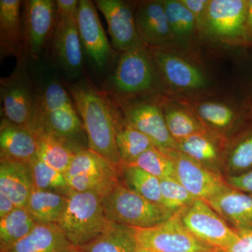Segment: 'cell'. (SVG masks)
<instances>
[{
	"mask_svg": "<svg viewBox=\"0 0 252 252\" xmlns=\"http://www.w3.org/2000/svg\"><path fill=\"white\" fill-rule=\"evenodd\" d=\"M77 14L57 12L54 35L56 59L72 77L79 75L83 67V47L78 32Z\"/></svg>",
	"mask_w": 252,
	"mask_h": 252,
	"instance_id": "e0dca14e",
	"label": "cell"
},
{
	"mask_svg": "<svg viewBox=\"0 0 252 252\" xmlns=\"http://www.w3.org/2000/svg\"><path fill=\"white\" fill-rule=\"evenodd\" d=\"M68 202L59 225L67 240L82 248L103 233L109 225L102 195L69 190Z\"/></svg>",
	"mask_w": 252,
	"mask_h": 252,
	"instance_id": "3957f363",
	"label": "cell"
},
{
	"mask_svg": "<svg viewBox=\"0 0 252 252\" xmlns=\"http://www.w3.org/2000/svg\"><path fill=\"white\" fill-rule=\"evenodd\" d=\"M177 100L188 107L207 130L227 139L228 132L243 128L252 119L248 98L240 103L197 97Z\"/></svg>",
	"mask_w": 252,
	"mask_h": 252,
	"instance_id": "52a82bcc",
	"label": "cell"
},
{
	"mask_svg": "<svg viewBox=\"0 0 252 252\" xmlns=\"http://www.w3.org/2000/svg\"><path fill=\"white\" fill-rule=\"evenodd\" d=\"M116 142L122 165L132 164L144 152L156 147L150 138L127 124L120 115L118 118Z\"/></svg>",
	"mask_w": 252,
	"mask_h": 252,
	"instance_id": "f1b7e54d",
	"label": "cell"
},
{
	"mask_svg": "<svg viewBox=\"0 0 252 252\" xmlns=\"http://www.w3.org/2000/svg\"><path fill=\"white\" fill-rule=\"evenodd\" d=\"M180 212L186 229L199 241L219 251L225 252L238 238V230L203 200L196 199Z\"/></svg>",
	"mask_w": 252,
	"mask_h": 252,
	"instance_id": "ba28073f",
	"label": "cell"
},
{
	"mask_svg": "<svg viewBox=\"0 0 252 252\" xmlns=\"http://www.w3.org/2000/svg\"><path fill=\"white\" fill-rule=\"evenodd\" d=\"M167 129L176 142L207 129L191 111L177 99H161Z\"/></svg>",
	"mask_w": 252,
	"mask_h": 252,
	"instance_id": "4316f807",
	"label": "cell"
},
{
	"mask_svg": "<svg viewBox=\"0 0 252 252\" xmlns=\"http://www.w3.org/2000/svg\"><path fill=\"white\" fill-rule=\"evenodd\" d=\"M164 152L174 162L176 180L194 198L207 202L228 187L221 175L212 171L178 150Z\"/></svg>",
	"mask_w": 252,
	"mask_h": 252,
	"instance_id": "4fadbf2b",
	"label": "cell"
},
{
	"mask_svg": "<svg viewBox=\"0 0 252 252\" xmlns=\"http://www.w3.org/2000/svg\"><path fill=\"white\" fill-rule=\"evenodd\" d=\"M141 39L148 48L172 49L177 46L162 1H142L135 13Z\"/></svg>",
	"mask_w": 252,
	"mask_h": 252,
	"instance_id": "ac0fdd59",
	"label": "cell"
},
{
	"mask_svg": "<svg viewBox=\"0 0 252 252\" xmlns=\"http://www.w3.org/2000/svg\"><path fill=\"white\" fill-rule=\"evenodd\" d=\"M122 169L89 149L77 151L67 172L66 178L77 175H103L118 177Z\"/></svg>",
	"mask_w": 252,
	"mask_h": 252,
	"instance_id": "d6a6232c",
	"label": "cell"
},
{
	"mask_svg": "<svg viewBox=\"0 0 252 252\" xmlns=\"http://www.w3.org/2000/svg\"><path fill=\"white\" fill-rule=\"evenodd\" d=\"M79 250L57 224L37 223L29 235L1 252H78Z\"/></svg>",
	"mask_w": 252,
	"mask_h": 252,
	"instance_id": "7402d4cb",
	"label": "cell"
},
{
	"mask_svg": "<svg viewBox=\"0 0 252 252\" xmlns=\"http://www.w3.org/2000/svg\"><path fill=\"white\" fill-rule=\"evenodd\" d=\"M76 20L83 49L97 69H103L112 56V48L92 1H79Z\"/></svg>",
	"mask_w": 252,
	"mask_h": 252,
	"instance_id": "5bb4252c",
	"label": "cell"
},
{
	"mask_svg": "<svg viewBox=\"0 0 252 252\" xmlns=\"http://www.w3.org/2000/svg\"><path fill=\"white\" fill-rule=\"evenodd\" d=\"M36 88V129L47 131L77 148L84 126L71 94L57 79L46 77Z\"/></svg>",
	"mask_w": 252,
	"mask_h": 252,
	"instance_id": "7a4b0ae2",
	"label": "cell"
},
{
	"mask_svg": "<svg viewBox=\"0 0 252 252\" xmlns=\"http://www.w3.org/2000/svg\"><path fill=\"white\" fill-rule=\"evenodd\" d=\"M67 180L72 191L97 193L102 197L120 183L118 177L103 175H77Z\"/></svg>",
	"mask_w": 252,
	"mask_h": 252,
	"instance_id": "8d00e7d4",
	"label": "cell"
},
{
	"mask_svg": "<svg viewBox=\"0 0 252 252\" xmlns=\"http://www.w3.org/2000/svg\"><path fill=\"white\" fill-rule=\"evenodd\" d=\"M158 72L169 87L180 92L203 90L208 86L205 73L172 49L149 48Z\"/></svg>",
	"mask_w": 252,
	"mask_h": 252,
	"instance_id": "7c38bea8",
	"label": "cell"
},
{
	"mask_svg": "<svg viewBox=\"0 0 252 252\" xmlns=\"http://www.w3.org/2000/svg\"><path fill=\"white\" fill-rule=\"evenodd\" d=\"M1 160L29 165L37 158V140L34 131L2 119L0 130Z\"/></svg>",
	"mask_w": 252,
	"mask_h": 252,
	"instance_id": "ffe728a7",
	"label": "cell"
},
{
	"mask_svg": "<svg viewBox=\"0 0 252 252\" xmlns=\"http://www.w3.org/2000/svg\"><path fill=\"white\" fill-rule=\"evenodd\" d=\"M3 119L34 131L36 125V88L22 61L11 75L0 81Z\"/></svg>",
	"mask_w": 252,
	"mask_h": 252,
	"instance_id": "5b68a950",
	"label": "cell"
},
{
	"mask_svg": "<svg viewBox=\"0 0 252 252\" xmlns=\"http://www.w3.org/2000/svg\"><path fill=\"white\" fill-rule=\"evenodd\" d=\"M95 3L107 21L114 49L124 53L147 46L137 32L135 14L127 3L121 0H97Z\"/></svg>",
	"mask_w": 252,
	"mask_h": 252,
	"instance_id": "9a60e30c",
	"label": "cell"
},
{
	"mask_svg": "<svg viewBox=\"0 0 252 252\" xmlns=\"http://www.w3.org/2000/svg\"><path fill=\"white\" fill-rule=\"evenodd\" d=\"M31 168L19 162L1 160L0 193L11 199L17 207H25L34 190Z\"/></svg>",
	"mask_w": 252,
	"mask_h": 252,
	"instance_id": "cb8c5ba5",
	"label": "cell"
},
{
	"mask_svg": "<svg viewBox=\"0 0 252 252\" xmlns=\"http://www.w3.org/2000/svg\"><path fill=\"white\" fill-rule=\"evenodd\" d=\"M228 140L208 130L198 132L177 143V150L210 169L220 174L225 161Z\"/></svg>",
	"mask_w": 252,
	"mask_h": 252,
	"instance_id": "d6986e66",
	"label": "cell"
},
{
	"mask_svg": "<svg viewBox=\"0 0 252 252\" xmlns=\"http://www.w3.org/2000/svg\"><path fill=\"white\" fill-rule=\"evenodd\" d=\"M122 172L128 188L149 201L162 205L159 179L133 165H122Z\"/></svg>",
	"mask_w": 252,
	"mask_h": 252,
	"instance_id": "836d02e7",
	"label": "cell"
},
{
	"mask_svg": "<svg viewBox=\"0 0 252 252\" xmlns=\"http://www.w3.org/2000/svg\"><path fill=\"white\" fill-rule=\"evenodd\" d=\"M234 229L252 230V195L229 185L206 202Z\"/></svg>",
	"mask_w": 252,
	"mask_h": 252,
	"instance_id": "44dd1931",
	"label": "cell"
},
{
	"mask_svg": "<svg viewBox=\"0 0 252 252\" xmlns=\"http://www.w3.org/2000/svg\"><path fill=\"white\" fill-rule=\"evenodd\" d=\"M226 182L232 188L252 195V170L242 175L230 176Z\"/></svg>",
	"mask_w": 252,
	"mask_h": 252,
	"instance_id": "ab89813d",
	"label": "cell"
},
{
	"mask_svg": "<svg viewBox=\"0 0 252 252\" xmlns=\"http://www.w3.org/2000/svg\"><path fill=\"white\" fill-rule=\"evenodd\" d=\"M67 202V194L34 189L25 207L36 223L57 224Z\"/></svg>",
	"mask_w": 252,
	"mask_h": 252,
	"instance_id": "484cf974",
	"label": "cell"
},
{
	"mask_svg": "<svg viewBox=\"0 0 252 252\" xmlns=\"http://www.w3.org/2000/svg\"><path fill=\"white\" fill-rule=\"evenodd\" d=\"M238 232V238L225 252H252V230Z\"/></svg>",
	"mask_w": 252,
	"mask_h": 252,
	"instance_id": "60d3db41",
	"label": "cell"
},
{
	"mask_svg": "<svg viewBox=\"0 0 252 252\" xmlns=\"http://www.w3.org/2000/svg\"><path fill=\"white\" fill-rule=\"evenodd\" d=\"M102 202L107 220L132 228L155 226L175 214L161 205L149 201L121 182L104 195Z\"/></svg>",
	"mask_w": 252,
	"mask_h": 252,
	"instance_id": "277c9868",
	"label": "cell"
},
{
	"mask_svg": "<svg viewBox=\"0 0 252 252\" xmlns=\"http://www.w3.org/2000/svg\"><path fill=\"white\" fill-rule=\"evenodd\" d=\"M19 0H0V50L1 58L16 56L22 59L24 39L21 31Z\"/></svg>",
	"mask_w": 252,
	"mask_h": 252,
	"instance_id": "603a6c76",
	"label": "cell"
},
{
	"mask_svg": "<svg viewBox=\"0 0 252 252\" xmlns=\"http://www.w3.org/2000/svg\"><path fill=\"white\" fill-rule=\"evenodd\" d=\"M130 165L140 167L159 180L175 178V165L171 158L156 147L144 152Z\"/></svg>",
	"mask_w": 252,
	"mask_h": 252,
	"instance_id": "d590c367",
	"label": "cell"
},
{
	"mask_svg": "<svg viewBox=\"0 0 252 252\" xmlns=\"http://www.w3.org/2000/svg\"><path fill=\"white\" fill-rule=\"evenodd\" d=\"M162 1L177 46L188 48L198 33L195 18L180 0Z\"/></svg>",
	"mask_w": 252,
	"mask_h": 252,
	"instance_id": "f546056e",
	"label": "cell"
},
{
	"mask_svg": "<svg viewBox=\"0 0 252 252\" xmlns=\"http://www.w3.org/2000/svg\"><path fill=\"white\" fill-rule=\"evenodd\" d=\"M225 162L235 175L252 170V119L228 141Z\"/></svg>",
	"mask_w": 252,
	"mask_h": 252,
	"instance_id": "4dcf8cb0",
	"label": "cell"
},
{
	"mask_svg": "<svg viewBox=\"0 0 252 252\" xmlns=\"http://www.w3.org/2000/svg\"><path fill=\"white\" fill-rule=\"evenodd\" d=\"M123 104L124 118L127 124L147 135L162 152L177 150V142L167 129L161 99L124 101Z\"/></svg>",
	"mask_w": 252,
	"mask_h": 252,
	"instance_id": "8fae6325",
	"label": "cell"
},
{
	"mask_svg": "<svg viewBox=\"0 0 252 252\" xmlns=\"http://www.w3.org/2000/svg\"><path fill=\"white\" fill-rule=\"evenodd\" d=\"M79 1L78 0H57V12L62 14H76Z\"/></svg>",
	"mask_w": 252,
	"mask_h": 252,
	"instance_id": "b9f144b4",
	"label": "cell"
},
{
	"mask_svg": "<svg viewBox=\"0 0 252 252\" xmlns=\"http://www.w3.org/2000/svg\"><path fill=\"white\" fill-rule=\"evenodd\" d=\"M135 252H152L149 251L148 250H146V249L140 248V247L137 246V249H136Z\"/></svg>",
	"mask_w": 252,
	"mask_h": 252,
	"instance_id": "f6af8a7d",
	"label": "cell"
},
{
	"mask_svg": "<svg viewBox=\"0 0 252 252\" xmlns=\"http://www.w3.org/2000/svg\"><path fill=\"white\" fill-rule=\"evenodd\" d=\"M248 0H210L203 34L223 44L245 46Z\"/></svg>",
	"mask_w": 252,
	"mask_h": 252,
	"instance_id": "30bf717a",
	"label": "cell"
},
{
	"mask_svg": "<svg viewBox=\"0 0 252 252\" xmlns=\"http://www.w3.org/2000/svg\"><path fill=\"white\" fill-rule=\"evenodd\" d=\"M16 207H17L11 199L8 198L4 193H0V220L7 216Z\"/></svg>",
	"mask_w": 252,
	"mask_h": 252,
	"instance_id": "ee69618b",
	"label": "cell"
},
{
	"mask_svg": "<svg viewBox=\"0 0 252 252\" xmlns=\"http://www.w3.org/2000/svg\"><path fill=\"white\" fill-rule=\"evenodd\" d=\"M190 11L196 22L198 34H203L210 0H180Z\"/></svg>",
	"mask_w": 252,
	"mask_h": 252,
	"instance_id": "f35d334b",
	"label": "cell"
},
{
	"mask_svg": "<svg viewBox=\"0 0 252 252\" xmlns=\"http://www.w3.org/2000/svg\"><path fill=\"white\" fill-rule=\"evenodd\" d=\"M249 102H250V105L252 106V94L250 96V97H248Z\"/></svg>",
	"mask_w": 252,
	"mask_h": 252,
	"instance_id": "bcb514c9",
	"label": "cell"
},
{
	"mask_svg": "<svg viewBox=\"0 0 252 252\" xmlns=\"http://www.w3.org/2000/svg\"><path fill=\"white\" fill-rule=\"evenodd\" d=\"M137 246L152 252H221L199 241L186 229L180 211L150 228H133Z\"/></svg>",
	"mask_w": 252,
	"mask_h": 252,
	"instance_id": "9c48e42d",
	"label": "cell"
},
{
	"mask_svg": "<svg viewBox=\"0 0 252 252\" xmlns=\"http://www.w3.org/2000/svg\"><path fill=\"white\" fill-rule=\"evenodd\" d=\"M69 91L87 136L89 149L122 169L116 142L119 113L114 104L104 93L86 82L74 84Z\"/></svg>",
	"mask_w": 252,
	"mask_h": 252,
	"instance_id": "6da1fadb",
	"label": "cell"
},
{
	"mask_svg": "<svg viewBox=\"0 0 252 252\" xmlns=\"http://www.w3.org/2000/svg\"><path fill=\"white\" fill-rule=\"evenodd\" d=\"M137 247L133 228L110 221L102 234L80 249L83 252H135Z\"/></svg>",
	"mask_w": 252,
	"mask_h": 252,
	"instance_id": "83f0119b",
	"label": "cell"
},
{
	"mask_svg": "<svg viewBox=\"0 0 252 252\" xmlns=\"http://www.w3.org/2000/svg\"><path fill=\"white\" fill-rule=\"evenodd\" d=\"M25 54L32 59L39 57L44 49L57 18L56 1L28 0L26 1Z\"/></svg>",
	"mask_w": 252,
	"mask_h": 252,
	"instance_id": "2e32d148",
	"label": "cell"
},
{
	"mask_svg": "<svg viewBox=\"0 0 252 252\" xmlns=\"http://www.w3.org/2000/svg\"></svg>",
	"mask_w": 252,
	"mask_h": 252,
	"instance_id": "c3c4849f",
	"label": "cell"
},
{
	"mask_svg": "<svg viewBox=\"0 0 252 252\" xmlns=\"http://www.w3.org/2000/svg\"><path fill=\"white\" fill-rule=\"evenodd\" d=\"M37 224L26 207H16L0 220V250H6L32 231Z\"/></svg>",
	"mask_w": 252,
	"mask_h": 252,
	"instance_id": "1f68e13d",
	"label": "cell"
},
{
	"mask_svg": "<svg viewBox=\"0 0 252 252\" xmlns=\"http://www.w3.org/2000/svg\"><path fill=\"white\" fill-rule=\"evenodd\" d=\"M28 166L31 168L34 189L69 193L70 189L64 174L49 166L37 158Z\"/></svg>",
	"mask_w": 252,
	"mask_h": 252,
	"instance_id": "e575fe53",
	"label": "cell"
},
{
	"mask_svg": "<svg viewBox=\"0 0 252 252\" xmlns=\"http://www.w3.org/2000/svg\"><path fill=\"white\" fill-rule=\"evenodd\" d=\"M82 252V251H81V249H80V250H79V252Z\"/></svg>",
	"mask_w": 252,
	"mask_h": 252,
	"instance_id": "7dc6e473",
	"label": "cell"
},
{
	"mask_svg": "<svg viewBox=\"0 0 252 252\" xmlns=\"http://www.w3.org/2000/svg\"><path fill=\"white\" fill-rule=\"evenodd\" d=\"M245 46H252V0H248V11H247L246 22H245Z\"/></svg>",
	"mask_w": 252,
	"mask_h": 252,
	"instance_id": "7bdbcfd3",
	"label": "cell"
},
{
	"mask_svg": "<svg viewBox=\"0 0 252 252\" xmlns=\"http://www.w3.org/2000/svg\"><path fill=\"white\" fill-rule=\"evenodd\" d=\"M37 140V158L65 175L78 149L47 131H34Z\"/></svg>",
	"mask_w": 252,
	"mask_h": 252,
	"instance_id": "d4e9b609",
	"label": "cell"
},
{
	"mask_svg": "<svg viewBox=\"0 0 252 252\" xmlns=\"http://www.w3.org/2000/svg\"><path fill=\"white\" fill-rule=\"evenodd\" d=\"M157 66L147 46L122 53L111 77V86L121 97L143 94L153 89Z\"/></svg>",
	"mask_w": 252,
	"mask_h": 252,
	"instance_id": "8992f818",
	"label": "cell"
},
{
	"mask_svg": "<svg viewBox=\"0 0 252 252\" xmlns=\"http://www.w3.org/2000/svg\"><path fill=\"white\" fill-rule=\"evenodd\" d=\"M160 183L162 206L173 213L196 200L175 178L162 179Z\"/></svg>",
	"mask_w": 252,
	"mask_h": 252,
	"instance_id": "74e56055",
	"label": "cell"
}]
</instances>
